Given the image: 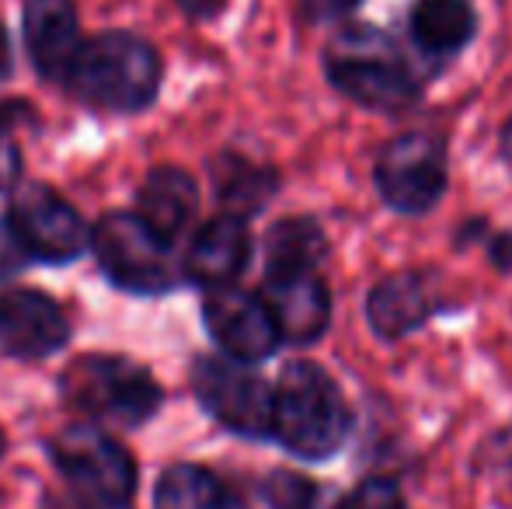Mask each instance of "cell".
<instances>
[{"label":"cell","mask_w":512,"mask_h":509,"mask_svg":"<svg viewBox=\"0 0 512 509\" xmlns=\"http://www.w3.org/2000/svg\"><path fill=\"white\" fill-rule=\"evenodd\" d=\"M161 81V53L143 35L115 28V32L84 39L63 84L77 102L91 109L108 112V116H136L157 102Z\"/></svg>","instance_id":"obj_1"},{"label":"cell","mask_w":512,"mask_h":509,"mask_svg":"<svg viewBox=\"0 0 512 509\" xmlns=\"http://www.w3.org/2000/svg\"><path fill=\"white\" fill-rule=\"evenodd\" d=\"M352 412L335 377L307 360L286 363L272 401V440L300 461H328L345 447Z\"/></svg>","instance_id":"obj_2"},{"label":"cell","mask_w":512,"mask_h":509,"mask_svg":"<svg viewBox=\"0 0 512 509\" xmlns=\"http://www.w3.org/2000/svg\"><path fill=\"white\" fill-rule=\"evenodd\" d=\"M324 74L345 98L373 112H401L422 95L398 42L377 25H345L331 35Z\"/></svg>","instance_id":"obj_3"},{"label":"cell","mask_w":512,"mask_h":509,"mask_svg":"<svg viewBox=\"0 0 512 509\" xmlns=\"http://www.w3.org/2000/svg\"><path fill=\"white\" fill-rule=\"evenodd\" d=\"M60 394L77 415L105 426L140 429L164 405V391L143 363L126 356H77L60 374Z\"/></svg>","instance_id":"obj_4"},{"label":"cell","mask_w":512,"mask_h":509,"mask_svg":"<svg viewBox=\"0 0 512 509\" xmlns=\"http://www.w3.org/2000/svg\"><path fill=\"white\" fill-rule=\"evenodd\" d=\"M46 454L88 509H129L133 503L136 461L95 422L60 429Z\"/></svg>","instance_id":"obj_5"},{"label":"cell","mask_w":512,"mask_h":509,"mask_svg":"<svg viewBox=\"0 0 512 509\" xmlns=\"http://www.w3.org/2000/svg\"><path fill=\"white\" fill-rule=\"evenodd\" d=\"M91 252H95L108 283L136 293V297L171 293L182 276L171 262V245L140 213H105L91 231Z\"/></svg>","instance_id":"obj_6"},{"label":"cell","mask_w":512,"mask_h":509,"mask_svg":"<svg viewBox=\"0 0 512 509\" xmlns=\"http://www.w3.org/2000/svg\"><path fill=\"white\" fill-rule=\"evenodd\" d=\"M192 391L209 419L248 440H272V401L276 387L255 370V363L230 356H199L192 367Z\"/></svg>","instance_id":"obj_7"},{"label":"cell","mask_w":512,"mask_h":509,"mask_svg":"<svg viewBox=\"0 0 512 509\" xmlns=\"http://www.w3.org/2000/svg\"><path fill=\"white\" fill-rule=\"evenodd\" d=\"M4 220L21 252L49 265L77 262L91 248V231H95L60 192L42 182L14 185Z\"/></svg>","instance_id":"obj_8"},{"label":"cell","mask_w":512,"mask_h":509,"mask_svg":"<svg viewBox=\"0 0 512 509\" xmlns=\"http://www.w3.org/2000/svg\"><path fill=\"white\" fill-rule=\"evenodd\" d=\"M373 178L391 210L429 213L446 192V147L429 133H401L380 147Z\"/></svg>","instance_id":"obj_9"},{"label":"cell","mask_w":512,"mask_h":509,"mask_svg":"<svg viewBox=\"0 0 512 509\" xmlns=\"http://www.w3.org/2000/svg\"><path fill=\"white\" fill-rule=\"evenodd\" d=\"M203 325L209 339L220 346V353L241 363L269 360L283 342V332H279L265 297L241 290V286H220V290L206 293Z\"/></svg>","instance_id":"obj_10"},{"label":"cell","mask_w":512,"mask_h":509,"mask_svg":"<svg viewBox=\"0 0 512 509\" xmlns=\"http://www.w3.org/2000/svg\"><path fill=\"white\" fill-rule=\"evenodd\" d=\"M70 342V321L53 297L39 290L0 293V353L21 363L56 356Z\"/></svg>","instance_id":"obj_11"},{"label":"cell","mask_w":512,"mask_h":509,"mask_svg":"<svg viewBox=\"0 0 512 509\" xmlns=\"http://www.w3.org/2000/svg\"><path fill=\"white\" fill-rule=\"evenodd\" d=\"M21 32H25V49L35 74L46 81H67L70 67L84 46L74 0H25L21 4Z\"/></svg>","instance_id":"obj_12"},{"label":"cell","mask_w":512,"mask_h":509,"mask_svg":"<svg viewBox=\"0 0 512 509\" xmlns=\"http://www.w3.org/2000/svg\"><path fill=\"white\" fill-rule=\"evenodd\" d=\"M251 262V231L248 220L220 213L196 231L189 252L182 258V276L203 290L234 286V279Z\"/></svg>","instance_id":"obj_13"},{"label":"cell","mask_w":512,"mask_h":509,"mask_svg":"<svg viewBox=\"0 0 512 509\" xmlns=\"http://www.w3.org/2000/svg\"><path fill=\"white\" fill-rule=\"evenodd\" d=\"M283 342L310 346L331 325V293L317 272H290V276H265L262 290Z\"/></svg>","instance_id":"obj_14"},{"label":"cell","mask_w":512,"mask_h":509,"mask_svg":"<svg viewBox=\"0 0 512 509\" xmlns=\"http://www.w3.org/2000/svg\"><path fill=\"white\" fill-rule=\"evenodd\" d=\"M436 311H439L436 290L425 279V272L415 269L387 276L366 297V321H370L373 335L384 342L405 339L408 332L422 328Z\"/></svg>","instance_id":"obj_15"},{"label":"cell","mask_w":512,"mask_h":509,"mask_svg":"<svg viewBox=\"0 0 512 509\" xmlns=\"http://www.w3.org/2000/svg\"><path fill=\"white\" fill-rule=\"evenodd\" d=\"M199 210V185L182 168H154L136 192V213L161 234L164 241H178Z\"/></svg>","instance_id":"obj_16"},{"label":"cell","mask_w":512,"mask_h":509,"mask_svg":"<svg viewBox=\"0 0 512 509\" xmlns=\"http://www.w3.org/2000/svg\"><path fill=\"white\" fill-rule=\"evenodd\" d=\"M213 192L220 199L223 213L230 217H255L265 210L272 196L279 189V175L272 168L248 161V157L234 154V150H223L220 157H213Z\"/></svg>","instance_id":"obj_17"},{"label":"cell","mask_w":512,"mask_h":509,"mask_svg":"<svg viewBox=\"0 0 512 509\" xmlns=\"http://www.w3.org/2000/svg\"><path fill=\"white\" fill-rule=\"evenodd\" d=\"M408 25L418 49L436 60L460 53L478 32V18L467 0H415Z\"/></svg>","instance_id":"obj_18"},{"label":"cell","mask_w":512,"mask_h":509,"mask_svg":"<svg viewBox=\"0 0 512 509\" xmlns=\"http://www.w3.org/2000/svg\"><path fill=\"white\" fill-rule=\"evenodd\" d=\"M154 509H248L223 478L203 464H171L154 489Z\"/></svg>","instance_id":"obj_19"},{"label":"cell","mask_w":512,"mask_h":509,"mask_svg":"<svg viewBox=\"0 0 512 509\" xmlns=\"http://www.w3.org/2000/svg\"><path fill=\"white\" fill-rule=\"evenodd\" d=\"M328 255V238L310 217L279 220L265 238V276H290V272H317Z\"/></svg>","instance_id":"obj_20"},{"label":"cell","mask_w":512,"mask_h":509,"mask_svg":"<svg viewBox=\"0 0 512 509\" xmlns=\"http://www.w3.org/2000/svg\"><path fill=\"white\" fill-rule=\"evenodd\" d=\"M262 499L269 509H317L321 489L314 478L297 475V471H272L262 482Z\"/></svg>","instance_id":"obj_21"},{"label":"cell","mask_w":512,"mask_h":509,"mask_svg":"<svg viewBox=\"0 0 512 509\" xmlns=\"http://www.w3.org/2000/svg\"><path fill=\"white\" fill-rule=\"evenodd\" d=\"M335 509H405V496L391 478H366Z\"/></svg>","instance_id":"obj_22"},{"label":"cell","mask_w":512,"mask_h":509,"mask_svg":"<svg viewBox=\"0 0 512 509\" xmlns=\"http://www.w3.org/2000/svg\"><path fill=\"white\" fill-rule=\"evenodd\" d=\"M300 4H304V14L310 21H338L356 11L363 0H300Z\"/></svg>","instance_id":"obj_23"},{"label":"cell","mask_w":512,"mask_h":509,"mask_svg":"<svg viewBox=\"0 0 512 509\" xmlns=\"http://www.w3.org/2000/svg\"><path fill=\"white\" fill-rule=\"evenodd\" d=\"M25 262H28V255L21 252V245L14 241L11 227H7V220H4V224H0V279L14 276Z\"/></svg>","instance_id":"obj_24"},{"label":"cell","mask_w":512,"mask_h":509,"mask_svg":"<svg viewBox=\"0 0 512 509\" xmlns=\"http://www.w3.org/2000/svg\"><path fill=\"white\" fill-rule=\"evenodd\" d=\"M178 7H182L189 18L196 21H206V18H216V14L227 7V0H175Z\"/></svg>","instance_id":"obj_25"},{"label":"cell","mask_w":512,"mask_h":509,"mask_svg":"<svg viewBox=\"0 0 512 509\" xmlns=\"http://www.w3.org/2000/svg\"><path fill=\"white\" fill-rule=\"evenodd\" d=\"M14 70V46H11V32L7 25L0 21V81H7Z\"/></svg>","instance_id":"obj_26"},{"label":"cell","mask_w":512,"mask_h":509,"mask_svg":"<svg viewBox=\"0 0 512 509\" xmlns=\"http://www.w3.org/2000/svg\"><path fill=\"white\" fill-rule=\"evenodd\" d=\"M502 154L512 161V123L506 126V133H502Z\"/></svg>","instance_id":"obj_27"},{"label":"cell","mask_w":512,"mask_h":509,"mask_svg":"<svg viewBox=\"0 0 512 509\" xmlns=\"http://www.w3.org/2000/svg\"><path fill=\"white\" fill-rule=\"evenodd\" d=\"M4 447H7V440H4V429H0V457H4Z\"/></svg>","instance_id":"obj_28"}]
</instances>
